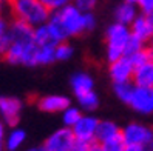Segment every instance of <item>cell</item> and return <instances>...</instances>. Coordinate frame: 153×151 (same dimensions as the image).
Segmentation results:
<instances>
[{"label":"cell","mask_w":153,"mask_h":151,"mask_svg":"<svg viewBox=\"0 0 153 151\" xmlns=\"http://www.w3.org/2000/svg\"><path fill=\"white\" fill-rule=\"evenodd\" d=\"M56 13L59 14L60 20L70 35V39L79 37V35H82L85 32H91L97 26V19L93 14V11L84 13L79 8H76L73 3L65 5L62 10H59Z\"/></svg>","instance_id":"1"},{"label":"cell","mask_w":153,"mask_h":151,"mask_svg":"<svg viewBox=\"0 0 153 151\" xmlns=\"http://www.w3.org/2000/svg\"><path fill=\"white\" fill-rule=\"evenodd\" d=\"M10 13L14 19L28 23L33 28L47 23L51 15L40 0H11Z\"/></svg>","instance_id":"2"},{"label":"cell","mask_w":153,"mask_h":151,"mask_svg":"<svg viewBox=\"0 0 153 151\" xmlns=\"http://www.w3.org/2000/svg\"><path fill=\"white\" fill-rule=\"evenodd\" d=\"M131 35L130 26L113 22L105 31V57L108 63L124 56L127 42Z\"/></svg>","instance_id":"3"},{"label":"cell","mask_w":153,"mask_h":151,"mask_svg":"<svg viewBox=\"0 0 153 151\" xmlns=\"http://www.w3.org/2000/svg\"><path fill=\"white\" fill-rule=\"evenodd\" d=\"M3 59L10 65H22L30 68L37 66V43L34 40L10 42Z\"/></svg>","instance_id":"4"},{"label":"cell","mask_w":153,"mask_h":151,"mask_svg":"<svg viewBox=\"0 0 153 151\" xmlns=\"http://www.w3.org/2000/svg\"><path fill=\"white\" fill-rule=\"evenodd\" d=\"M125 145H139L153 151V127L142 122H130L121 128Z\"/></svg>","instance_id":"5"},{"label":"cell","mask_w":153,"mask_h":151,"mask_svg":"<svg viewBox=\"0 0 153 151\" xmlns=\"http://www.w3.org/2000/svg\"><path fill=\"white\" fill-rule=\"evenodd\" d=\"M23 102L14 96H0V119L6 127H17L22 116Z\"/></svg>","instance_id":"6"},{"label":"cell","mask_w":153,"mask_h":151,"mask_svg":"<svg viewBox=\"0 0 153 151\" xmlns=\"http://www.w3.org/2000/svg\"><path fill=\"white\" fill-rule=\"evenodd\" d=\"M127 105L134 113L141 114V116H152L153 114V88H144V86L134 85V90Z\"/></svg>","instance_id":"7"},{"label":"cell","mask_w":153,"mask_h":151,"mask_svg":"<svg viewBox=\"0 0 153 151\" xmlns=\"http://www.w3.org/2000/svg\"><path fill=\"white\" fill-rule=\"evenodd\" d=\"M74 142H76V137L71 128L62 127L56 131H53L45 139L43 148L47 151H71V147L74 145Z\"/></svg>","instance_id":"8"},{"label":"cell","mask_w":153,"mask_h":151,"mask_svg":"<svg viewBox=\"0 0 153 151\" xmlns=\"http://www.w3.org/2000/svg\"><path fill=\"white\" fill-rule=\"evenodd\" d=\"M99 119L91 116V114H82L80 119L74 123V127H71V131L76 137V140H84L88 144L96 142V130H97Z\"/></svg>","instance_id":"9"},{"label":"cell","mask_w":153,"mask_h":151,"mask_svg":"<svg viewBox=\"0 0 153 151\" xmlns=\"http://www.w3.org/2000/svg\"><path fill=\"white\" fill-rule=\"evenodd\" d=\"M133 71H134V65L127 56H122L108 63V76L113 83L131 82Z\"/></svg>","instance_id":"10"},{"label":"cell","mask_w":153,"mask_h":151,"mask_svg":"<svg viewBox=\"0 0 153 151\" xmlns=\"http://www.w3.org/2000/svg\"><path fill=\"white\" fill-rule=\"evenodd\" d=\"M71 105V99L64 94H47L37 99V108L47 114L62 113Z\"/></svg>","instance_id":"11"},{"label":"cell","mask_w":153,"mask_h":151,"mask_svg":"<svg viewBox=\"0 0 153 151\" xmlns=\"http://www.w3.org/2000/svg\"><path fill=\"white\" fill-rule=\"evenodd\" d=\"M130 31H131V35L141 39L146 43L152 42L153 39V23L150 22L147 14L144 13H139L136 15V19L130 23Z\"/></svg>","instance_id":"12"},{"label":"cell","mask_w":153,"mask_h":151,"mask_svg":"<svg viewBox=\"0 0 153 151\" xmlns=\"http://www.w3.org/2000/svg\"><path fill=\"white\" fill-rule=\"evenodd\" d=\"M70 86H71V91H73V94L76 97L79 94H84V93L94 90V79L87 71H76L70 77Z\"/></svg>","instance_id":"13"},{"label":"cell","mask_w":153,"mask_h":151,"mask_svg":"<svg viewBox=\"0 0 153 151\" xmlns=\"http://www.w3.org/2000/svg\"><path fill=\"white\" fill-rule=\"evenodd\" d=\"M131 82L136 86L153 88V59L134 66Z\"/></svg>","instance_id":"14"},{"label":"cell","mask_w":153,"mask_h":151,"mask_svg":"<svg viewBox=\"0 0 153 151\" xmlns=\"http://www.w3.org/2000/svg\"><path fill=\"white\" fill-rule=\"evenodd\" d=\"M139 13L141 11L138 10V6L134 3H130V2H127V0H124L122 3H119L118 6L114 8L113 17H114V22L130 26V23L136 19V15Z\"/></svg>","instance_id":"15"},{"label":"cell","mask_w":153,"mask_h":151,"mask_svg":"<svg viewBox=\"0 0 153 151\" xmlns=\"http://www.w3.org/2000/svg\"><path fill=\"white\" fill-rule=\"evenodd\" d=\"M47 26H48V31H50V35L54 43H59V42H67L70 39V35L65 29L64 23H62L60 17L57 13H51L50 19L47 20Z\"/></svg>","instance_id":"16"},{"label":"cell","mask_w":153,"mask_h":151,"mask_svg":"<svg viewBox=\"0 0 153 151\" xmlns=\"http://www.w3.org/2000/svg\"><path fill=\"white\" fill-rule=\"evenodd\" d=\"M26 140V131L20 128L19 125L13 127L10 131L5 134L3 142H5V150L6 151H17L20 150Z\"/></svg>","instance_id":"17"},{"label":"cell","mask_w":153,"mask_h":151,"mask_svg":"<svg viewBox=\"0 0 153 151\" xmlns=\"http://www.w3.org/2000/svg\"><path fill=\"white\" fill-rule=\"evenodd\" d=\"M121 134V127L113 120H99L96 130V142L102 144L107 139H111L114 136Z\"/></svg>","instance_id":"18"},{"label":"cell","mask_w":153,"mask_h":151,"mask_svg":"<svg viewBox=\"0 0 153 151\" xmlns=\"http://www.w3.org/2000/svg\"><path fill=\"white\" fill-rule=\"evenodd\" d=\"M76 102H77V106L84 113H93L99 108V105H101V99H99V96L94 90L76 96Z\"/></svg>","instance_id":"19"},{"label":"cell","mask_w":153,"mask_h":151,"mask_svg":"<svg viewBox=\"0 0 153 151\" xmlns=\"http://www.w3.org/2000/svg\"><path fill=\"white\" fill-rule=\"evenodd\" d=\"M54 62V43L37 45V66H47Z\"/></svg>","instance_id":"20"},{"label":"cell","mask_w":153,"mask_h":151,"mask_svg":"<svg viewBox=\"0 0 153 151\" xmlns=\"http://www.w3.org/2000/svg\"><path fill=\"white\" fill-rule=\"evenodd\" d=\"M134 90V83L133 82H121V83H113V93L114 96L118 97V100L127 105L131 93Z\"/></svg>","instance_id":"21"},{"label":"cell","mask_w":153,"mask_h":151,"mask_svg":"<svg viewBox=\"0 0 153 151\" xmlns=\"http://www.w3.org/2000/svg\"><path fill=\"white\" fill-rule=\"evenodd\" d=\"M73 56H74V48L68 40L54 43V59H56V62H67Z\"/></svg>","instance_id":"22"},{"label":"cell","mask_w":153,"mask_h":151,"mask_svg":"<svg viewBox=\"0 0 153 151\" xmlns=\"http://www.w3.org/2000/svg\"><path fill=\"white\" fill-rule=\"evenodd\" d=\"M60 114H62V123H64V127L71 128V127H74V123L80 119V116L84 114V111L80 110L79 106L70 105L68 108H65Z\"/></svg>","instance_id":"23"},{"label":"cell","mask_w":153,"mask_h":151,"mask_svg":"<svg viewBox=\"0 0 153 151\" xmlns=\"http://www.w3.org/2000/svg\"><path fill=\"white\" fill-rule=\"evenodd\" d=\"M33 37H34V42L37 45H45V43H54L50 35V31H48V26L47 23L43 25H39L33 29Z\"/></svg>","instance_id":"24"},{"label":"cell","mask_w":153,"mask_h":151,"mask_svg":"<svg viewBox=\"0 0 153 151\" xmlns=\"http://www.w3.org/2000/svg\"><path fill=\"white\" fill-rule=\"evenodd\" d=\"M8 25H10V22H8L5 17L0 14V57H3V54H5V51H6L8 45H10Z\"/></svg>","instance_id":"25"},{"label":"cell","mask_w":153,"mask_h":151,"mask_svg":"<svg viewBox=\"0 0 153 151\" xmlns=\"http://www.w3.org/2000/svg\"><path fill=\"white\" fill-rule=\"evenodd\" d=\"M104 151H124L125 148V140L122 139V134H118L111 139H107L101 144Z\"/></svg>","instance_id":"26"},{"label":"cell","mask_w":153,"mask_h":151,"mask_svg":"<svg viewBox=\"0 0 153 151\" xmlns=\"http://www.w3.org/2000/svg\"><path fill=\"white\" fill-rule=\"evenodd\" d=\"M146 45H147V43H146V42H142L141 39L134 37V35H130V39H128V42H127V46H125L124 56L130 57V56H133V54H136V52L141 51Z\"/></svg>","instance_id":"27"},{"label":"cell","mask_w":153,"mask_h":151,"mask_svg":"<svg viewBox=\"0 0 153 151\" xmlns=\"http://www.w3.org/2000/svg\"><path fill=\"white\" fill-rule=\"evenodd\" d=\"M40 2L45 5V8H47L50 13H56V11L62 10L65 5L71 3V0H40Z\"/></svg>","instance_id":"28"},{"label":"cell","mask_w":153,"mask_h":151,"mask_svg":"<svg viewBox=\"0 0 153 151\" xmlns=\"http://www.w3.org/2000/svg\"><path fill=\"white\" fill-rule=\"evenodd\" d=\"M71 3H73L76 8H79L80 11L84 13H90L94 10V6L97 3V0H71Z\"/></svg>","instance_id":"29"},{"label":"cell","mask_w":153,"mask_h":151,"mask_svg":"<svg viewBox=\"0 0 153 151\" xmlns=\"http://www.w3.org/2000/svg\"><path fill=\"white\" fill-rule=\"evenodd\" d=\"M130 3H134L138 6V10L144 14H147L150 11H153V0H127Z\"/></svg>","instance_id":"30"},{"label":"cell","mask_w":153,"mask_h":151,"mask_svg":"<svg viewBox=\"0 0 153 151\" xmlns=\"http://www.w3.org/2000/svg\"><path fill=\"white\" fill-rule=\"evenodd\" d=\"M90 148H91V144L84 140H76L74 145L71 147V151H90Z\"/></svg>","instance_id":"31"},{"label":"cell","mask_w":153,"mask_h":151,"mask_svg":"<svg viewBox=\"0 0 153 151\" xmlns=\"http://www.w3.org/2000/svg\"><path fill=\"white\" fill-rule=\"evenodd\" d=\"M6 11H10V0H0V14H5Z\"/></svg>","instance_id":"32"},{"label":"cell","mask_w":153,"mask_h":151,"mask_svg":"<svg viewBox=\"0 0 153 151\" xmlns=\"http://www.w3.org/2000/svg\"><path fill=\"white\" fill-rule=\"evenodd\" d=\"M124 151H149V150L144 147H139V145H125Z\"/></svg>","instance_id":"33"},{"label":"cell","mask_w":153,"mask_h":151,"mask_svg":"<svg viewBox=\"0 0 153 151\" xmlns=\"http://www.w3.org/2000/svg\"><path fill=\"white\" fill-rule=\"evenodd\" d=\"M5 134H6V125H5V123H3V120L2 119H0V137H5Z\"/></svg>","instance_id":"34"},{"label":"cell","mask_w":153,"mask_h":151,"mask_svg":"<svg viewBox=\"0 0 153 151\" xmlns=\"http://www.w3.org/2000/svg\"><path fill=\"white\" fill-rule=\"evenodd\" d=\"M90 151H104L101 144H97V142H93L91 144V148H90Z\"/></svg>","instance_id":"35"},{"label":"cell","mask_w":153,"mask_h":151,"mask_svg":"<svg viewBox=\"0 0 153 151\" xmlns=\"http://www.w3.org/2000/svg\"><path fill=\"white\" fill-rule=\"evenodd\" d=\"M26 151H47V150H45L43 145H42V147H31V148H28Z\"/></svg>","instance_id":"36"},{"label":"cell","mask_w":153,"mask_h":151,"mask_svg":"<svg viewBox=\"0 0 153 151\" xmlns=\"http://www.w3.org/2000/svg\"><path fill=\"white\" fill-rule=\"evenodd\" d=\"M0 151H6V150H5V142H3L2 137H0Z\"/></svg>","instance_id":"37"},{"label":"cell","mask_w":153,"mask_h":151,"mask_svg":"<svg viewBox=\"0 0 153 151\" xmlns=\"http://www.w3.org/2000/svg\"><path fill=\"white\" fill-rule=\"evenodd\" d=\"M147 17L150 19V22L153 23V11H150V13H147Z\"/></svg>","instance_id":"38"},{"label":"cell","mask_w":153,"mask_h":151,"mask_svg":"<svg viewBox=\"0 0 153 151\" xmlns=\"http://www.w3.org/2000/svg\"><path fill=\"white\" fill-rule=\"evenodd\" d=\"M152 45H153V39H152Z\"/></svg>","instance_id":"39"},{"label":"cell","mask_w":153,"mask_h":151,"mask_svg":"<svg viewBox=\"0 0 153 151\" xmlns=\"http://www.w3.org/2000/svg\"><path fill=\"white\" fill-rule=\"evenodd\" d=\"M10 2H11V0H10Z\"/></svg>","instance_id":"40"}]
</instances>
